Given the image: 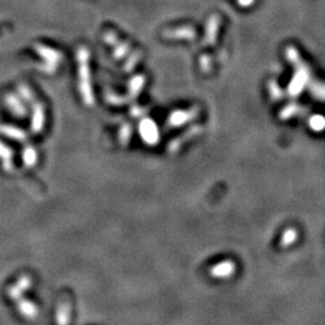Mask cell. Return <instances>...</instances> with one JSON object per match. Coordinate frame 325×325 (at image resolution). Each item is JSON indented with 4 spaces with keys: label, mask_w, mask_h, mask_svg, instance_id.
<instances>
[{
    "label": "cell",
    "mask_w": 325,
    "mask_h": 325,
    "mask_svg": "<svg viewBox=\"0 0 325 325\" xmlns=\"http://www.w3.org/2000/svg\"><path fill=\"white\" fill-rule=\"evenodd\" d=\"M70 317H71V303L69 301H62L59 303L58 312H57L58 325H69Z\"/></svg>",
    "instance_id": "obj_4"
},
{
    "label": "cell",
    "mask_w": 325,
    "mask_h": 325,
    "mask_svg": "<svg viewBox=\"0 0 325 325\" xmlns=\"http://www.w3.org/2000/svg\"><path fill=\"white\" fill-rule=\"evenodd\" d=\"M43 122H45V113H43L42 105L37 104L34 107V115H32V128L34 132H39L42 129Z\"/></svg>",
    "instance_id": "obj_6"
},
{
    "label": "cell",
    "mask_w": 325,
    "mask_h": 325,
    "mask_svg": "<svg viewBox=\"0 0 325 325\" xmlns=\"http://www.w3.org/2000/svg\"><path fill=\"white\" fill-rule=\"evenodd\" d=\"M0 132L17 141H24L27 139L26 132L22 131L21 129L15 128V127H11V126H0Z\"/></svg>",
    "instance_id": "obj_8"
},
{
    "label": "cell",
    "mask_w": 325,
    "mask_h": 325,
    "mask_svg": "<svg viewBox=\"0 0 325 325\" xmlns=\"http://www.w3.org/2000/svg\"><path fill=\"white\" fill-rule=\"evenodd\" d=\"M140 128L141 135H142V137L145 139L146 142L153 145V143H156L157 141H158V129L156 128V126H154V123L151 119L142 122Z\"/></svg>",
    "instance_id": "obj_2"
},
{
    "label": "cell",
    "mask_w": 325,
    "mask_h": 325,
    "mask_svg": "<svg viewBox=\"0 0 325 325\" xmlns=\"http://www.w3.org/2000/svg\"><path fill=\"white\" fill-rule=\"evenodd\" d=\"M234 271V265L231 264L230 261H227V262H221V264L216 265V266H213L212 269H211V275L213 276V277H227V276H229L230 273Z\"/></svg>",
    "instance_id": "obj_7"
},
{
    "label": "cell",
    "mask_w": 325,
    "mask_h": 325,
    "mask_svg": "<svg viewBox=\"0 0 325 325\" xmlns=\"http://www.w3.org/2000/svg\"><path fill=\"white\" fill-rule=\"evenodd\" d=\"M5 101H6V105L9 106L10 111L13 113V115L18 116V117H23V116L27 115L26 106L22 104L21 100L16 96H13V94H7L6 98H5Z\"/></svg>",
    "instance_id": "obj_3"
},
{
    "label": "cell",
    "mask_w": 325,
    "mask_h": 325,
    "mask_svg": "<svg viewBox=\"0 0 325 325\" xmlns=\"http://www.w3.org/2000/svg\"><path fill=\"white\" fill-rule=\"evenodd\" d=\"M35 51H36L40 57H42L46 61L45 69L47 70V71H50V70L52 71V70L58 66V62L62 59V54L59 53L58 51H54L52 48L46 47V46L43 45L35 46Z\"/></svg>",
    "instance_id": "obj_1"
},
{
    "label": "cell",
    "mask_w": 325,
    "mask_h": 325,
    "mask_svg": "<svg viewBox=\"0 0 325 325\" xmlns=\"http://www.w3.org/2000/svg\"><path fill=\"white\" fill-rule=\"evenodd\" d=\"M24 162H26L28 166H32V165L36 162V152L31 146H28V147L26 148V151H24Z\"/></svg>",
    "instance_id": "obj_10"
},
{
    "label": "cell",
    "mask_w": 325,
    "mask_h": 325,
    "mask_svg": "<svg viewBox=\"0 0 325 325\" xmlns=\"http://www.w3.org/2000/svg\"><path fill=\"white\" fill-rule=\"evenodd\" d=\"M196 116V112H195L194 110H191V111H177V112H173L171 116H170V124H172L173 127H178L181 126V124L186 123V122H188L189 119L193 118Z\"/></svg>",
    "instance_id": "obj_5"
},
{
    "label": "cell",
    "mask_w": 325,
    "mask_h": 325,
    "mask_svg": "<svg viewBox=\"0 0 325 325\" xmlns=\"http://www.w3.org/2000/svg\"><path fill=\"white\" fill-rule=\"evenodd\" d=\"M11 157H12V152L10 148L0 142V158L4 159V165L6 170H10L11 167Z\"/></svg>",
    "instance_id": "obj_9"
}]
</instances>
